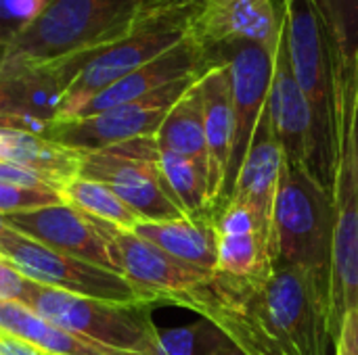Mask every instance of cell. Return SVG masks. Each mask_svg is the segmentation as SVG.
<instances>
[{
	"instance_id": "cell-34",
	"label": "cell",
	"mask_w": 358,
	"mask_h": 355,
	"mask_svg": "<svg viewBox=\"0 0 358 355\" xmlns=\"http://www.w3.org/2000/svg\"><path fill=\"white\" fill-rule=\"evenodd\" d=\"M0 355H46L36 345L0 331Z\"/></svg>"
},
{
	"instance_id": "cell-4",
	"label": "cell",
	"mask_w": 358,
	"mask_h": 355,
	"mask_svg": "<svg viewBox=\"0 0 358 355\" xmlns=\"http://www.w3.org/2000/svg\"><path fill=\"white\" fill-rule=\"evenodd\" d=\"M201 2L203 0H193L172 6L151 17L130 36L109 46L48 65L57 73L65 90L61 109L52 123L69 121L101 90L109 88L145 63L178 46L189 36L191 21L197 15Z\"/></svg>"
},
{
	"instance_id": "cell-31",
	"label": "cell",
	"mask_w": 358,
	"mask_h": 355,
	"mask_svg": "<svg viewBox=\"0 0 358 355\" xmlns=\"http://www.w3.org/2000/svg\"><path fill=\"white\" fill-rule=\"evenodd\" d=\"M38 282L23 276L8 262L0 259V301H13L27 308Z\"/></svg>"
},
{
	"instance_id": "cell-36",
	"label": "cell",
	"mask_w": 358,
	"mask_h": 355,
	"mask_svg": "<svg viewBox=\"0 0 358 355\" xmlns=\"http://www.w3.org/2000/svg\"><path fill=\"white\" fill-rule=\"evenodd\" d=\"M0 111L6 113V96H4V86H2V80H0Z\"/></svg>"
},
{
	"instance_id": "cell-18",
	"label": "cell",
	"mask_w": 358,
	"mask_h": 355,
	"mask_svg": "<svg viewBox=\"0 0 358 355\" xmlns=\"http://www.w3.org/2000/svg\"><path fill=\"white\" fill-rule=\"evenodd\" d=\"M283 161H285L283 151L273 130L268 107H264L252 144L248 149L245 161L241 165V172L237 176V182L229 199H239L254 211L271 243H273V211H275V199L279 190Z\"/></svg>"
},
{
	"instance_id": "cell-37",
	"label": "cell",
	"mask_w": 358,
	"mask_h": 355,
	"mask_svg": "<svg viewBox=\"0 0 358 355\" xmlns=\"http://www.w3.org/2000/svg\"><path fill=\"white\" fill-rule=\"evenodd\" d=\"M4 228H6V226H4V222H2V216H0V232H2Z\"/></svg>"
},
{
	"instance_id": "cell-30",
	"label": "cell",
	"mask_w": 358,
	"mask_h": 355,
	"mask_svg": "<svg viewBox=\"0 0 358 355\" xmlns=\"http://www.w3.org/2000/svg\"><path fill=\"white\" fill-rule=\"evenodd\" d=\"M57 203H65L63 195L57 190H36V188H23V186L0 182V216L25 211V209H38Z\"/></svg>"
},
{
	"instance_id": "cell-20",
	"label": "cell",
	"mask_w": 358,
	"mask_h": 355,
	"mask_svg": "<svg viewBox=\"0 0 358 355\" xmlns=\"http://www.w3.org/2000/svg\"><path fill=\"white\" fill-rule=\"evenodd\" d=\"M168 255L206 272H216L218 243L214 218H182L172 222H138L132 230Z\"/></svg>"
},
{
	"instance_id": "cell-19",
	"label": "cell",
	"mask_w": 358,
	"mask_h": 355,
	"mask_svg": "<svg viewBox=\"0 0 358 355\" xmlns=\"http://www.w3.org/2000/svg\"><path fill=\"white\" fill-rule=\"evenodd\" d=\"M203 100V128L208 144V195L216 216L222 207V190L233 146V92L227 63H216L199 77Z\"/></svg>"
},
{
	"instance_id": "cell-6",
	"label": "cell",
	"mask_w": 358,
	"mask_h": 355,
	"mask_svg": "<svg viewBox=\"0 0 358 355\" xmlns=\"http://www.w3.org/2000/svg\"><path fill=\"white\" fill-rule=\"evenodd\" d=\"M287 50L313 115L319 182L331 192L336 138V71L323 25L310 0H281Z\"/></svg>"
},
{
	"instance_id": "cell-3",
	"label": "cell",
	"mask_w": 358,
	"mask_h": 355,
	"mask_svg": "<svg viewBox=\"0 0 358 355\" xmlns=\"http://www.w3.org/2000/svg\"><path fill=\"white\" fill-rule=\"evenodd\" d=\"M336 71V138L331 197L336 211L329 276V335L358 310V67Z\"/></svg>"
},
{
	"instance_id": "cell-33",
	"label": "cell",
	"mask_w": 358,
	"mask_h": 355,
	"mask_svg": "<svg viewBox=\"0 0 358 355\" xmlns=\"http://www.w3.org/2000/svg\"><path fill=\"white\" fill-rule=\"evenodd\" d=\"M334 355H358V310L344 316L340 337L334 345Z\"/></svg>"
},
{
	"instance_id": "cell-24",
	"label": "cell",
	"mask_w": 358,
	"mask_h": 355,
	"mask_svg": "<svg viewBox=\"0 0 358 355\" xmlns=\"http://www.w3.org/2000/svg\"><path fill=\"white\" fill-rule=\"evenodd\" d=\"M197 82L168 111L166 119L162 121L155 134V142L159 151H172V153L191 157L195 161L206 163L208 167L203 100H201V90Z\"/></svg>"
},
{
	"instance_id": "cell-17",
	"label": "cell",
	"mask_w": 358,
	"mask_h": 355,
	"mask_svg": "<svg viewBox=\"0 0 358 355\" xmlns=\"http://www.w3.org/2000/svg\"><path fill=\"white\" fill-rule=\"evenodd\" d=\"M210 67H214L210 52L203 46H199L191 36H187L178 46L170 48L168 52L145 63L126 77L117 80L109 88L101 90L71 119L90 117L107 109L132 103L185 77H201Z\"/></svg>"
},
{
	"instance_id": "cell-11",
	"label": "cell",
	"mask_w": 358,
	"mask_h": 355,
	"mask_svg": "<svg viewBox=\"0 0 358 355\" xmlns=\"http://www.w3.org/2000/svg\"><path fill=\"white\" fill-rule=\"evenodd\" d=\"M197 80L199 77H185L103 113L50 123L44 138L76 153H94L128 140L155 136L168 111Z\"/></svg>"
},
{
	"instance_id": "cell-14",
	"label": "cell",
	"mask_w": 358,
	"mask_h": 355,
	"mask_svg": "<svg viewBox=\"0 0 358 355\" xmlns=\"http://www.w3.org/2000/svg\"><path fill=\"white\" fill-rule=\"evenodd\" d=\"M283 8L273 0H203L189 36L208 52L233 44H260L273 54L279 48Z\"/></svg>"
},
{
	"instance_id": "cell-32",
	"label": "cell",
	"mask_w": 358,
	"mask_h": 355,
	"mask_svg": "<svg viewBox=\"0 0 358 355\" xmlns=\"http://www.w3.org/2000/svg\"><path fill=\"white\" fill-rule=\"evenodd\" d=\"M0 182L13 184V186H23V188L57 190V192H61V188L57 184H52L50 180L42 178L40 174L31 172L29 167L13 163V161H4V159H0Z\"/></svg>"
},
{
	"instance_id": "cell-27",
	"label": "cell",
	"mask_w": 358,
	"mask_h": 355,
	"mask_svg": "<svg viewBox=\"0 0 358 355\" xmlns=\"http://www.w3.org/2000/svg\"><path fill=\"white\" fill-rule=\"evenodd\" d=\"M63 201L78 207L80 211L109 222L122 230H134L138 222H143L107 184L86 178H76L61 188Z\"/></svg>"
},
{
	"instance_id": "cell-16",
	"label": "cell",
	"mask_w": 358,
	"mask_h": 355,
	"mask_svg": "<svg viewBox=\"0 0 358 355\" xmlns=\"http://www.w3.org/2000/svg\"><path fill=\"white\" fill-rule=\"evenodd\" d=\"M218 264L216 276L250 285L273 274L271 241L254 211L239 199H229L214 216Z\"/></svg>"
},
{
	"instance_id": "cell-35",
	"label": "cell",
	"mask_w": 358,
	"mask_h": 355,
	"mask_svg": "<svg viewBox=\"0 0 358 355\" xmlns=\"http://www.w3.org/2000/svg\"><path fill=\"white\" fill-rule=\"evenodd\" d=\"M212 355H245L233 341H227V343H222L216 352Z\"/></svg>"
},
{
	"instance_id": "cell-5",
	"label": "cell",
	"mask_w": 358,
	"mask_h": 355,
	"mask_svg": "<svg viewBox=\"0 0 358 355\" xmlns=\"http://www.w3.org/2000/svg\"><path fill=\"white\" fill-rule=\"evenodd\" d=\"M334 197L308 172L283 161L273 211V268H302L331 276Z\"/></svg>"
},
{
	"instance_id": "cell-1",
	"label": "cell",
	"mask_w": 358,
	"mask_h": 355,
	"mask_svg": "<svg viewBox=\"0 0 358 355\" xmlns=\"http://www.w3.org/2000/svg\"><path fill=\"white\" fill-rule=\"evenodd\" d=\"M191 312L214 322L245 355H329V278L273 268L262 282L220 276L195 295Z\"/></svg>"
},
{
	"instance_id": "cell-25",
	"label": "cell",
	"mask_w": 358,
	"mask_h": 355,
	"mask_svg": "<svg viewBox=\"0 0 358 355\" xmlns=\"http://www.w3.org/2000/svg\"><path fill=\"white\" fill-rule=\"evenodd\" d=\"M159 169L189 218H214L210 209L206 163L172 151H159Z\"/></svg>"
},
{
	"instance_id": "cell-23",
	"label": "cell",
	"mask_w": 358,
	"mask_h": 355,
	"mask_svg": "<svg viewBox=\"0 0 358 355\" xmlns=\"http://www.w3.org/2000/svg\"><path fill=\"white\" fill-rule=\"evenodd\" d=\"M6 113L50 126L63 103V84L50 67H36L2 75Z\"/></svg>"
},
{
	"instance_id": "cell-21",
	"label": "cell",
	"mask_w": 358,
	"mask_h": 355,
	"mask_svg": "<svg viewBox=\"0 0 358 355\" xmlns=\"http://www.w3.org/2000/svg\"><path fill=\"white\" fill-rule=\"evenodd\" d=\"M0 159L29 167L59 188L80 178L82 153L69 151L42 134L0 130Z\"/></svg>"
},
{
	"instance_id": "cell-28",
	"label": "cell",
	"mask_w": 358,
	"mask_h": 355,
	"mask_svg": "<svg viewBox=\"0 0 358 355\" xmlns=\"http://www.w3.org/2000/svg\"><path fill=\"white\" fill-rule=\"evenodd\" d=\"M227 341L214 322L201 318L189 326L157 328L153 355H212Z\"/></svg>"
},
{
	"instance_id": "cell-29",
	"label": "cell",
	"mask_w": 358,
	"mask_h": 355,
	"mask_svg": "<svg viewBox=\"0 0 358 355\" xmlns=\"http://www.w3.org/2000/svg\"><path fill=\"white\" fill-rule=\"evenodd\" d=\"M52 0H0V61L6 46L31 25Z\"/></svg>"
},
{
	"instance_id": "cell-9",
	"label": "cell",
	"mask_w": 358,
	"mask_h": 355,
	"mask_svg": "<svg viewBox=\"0 0 358 355\" xmlns=\"http://www.w3.org/2000/svg\"><path fill=\"white\" fill-rule=\"evenodd\" d=\"M0 259L42 287L109 303L151 305L122 274L57 253L10 228L0 232Z\"/></svg>"
},
{
	"instance_id": "cell-2",
	"label": "cell",
	"mask_w": 358,
	"mask_h": 355,
	"mask_svg": "<svg viewBox=\"0 0 358 355\" xmlns=\"http://www.w3.org/2000/svg\"><path fill=\"white\" fill-rule=\"evenodd\" d=\"M185 2L193 0H52L6 46L0 77L109 46L151 17Z\"/></svg>"
},
{
	"instance_id": "cell-8",
	"label": "cell",
	"mask_w": 358,
	"mask_h": 355,
	"mask_svg": "<svg viewBox=\"0 0 358 355\" xmlns=\"http://www.w3.org/2000/svg\"><path fill=\"white\" fill-rule=\"evenodd\" d=\"M80 178L107 184L143 222L189 218L159 169L155 136L82 153Z\"/></svg>"
},
{
	"instance_id": "cell-22",
	"label": "cell",
	"mask_w": 358,
	"mask_h": 355,
	"mask_svg": "<svg viewBox=\"0 0 358 355\" xmlns=\"http://www.w3.org/2000/svg\"><path fill=\"white\" fill-rule=\"evenodd\" d=\"M0 331L36 345L46 355H136L113 352L80 339L13 301H0Z\"/></svg>"
},
{
	"instance_id": "cell-15",
	"label": "cell",
	"mask_w": 358,
	"mask_h": 355,
	"mask_svg": "<svg viewBox=\"0 0 358 355\" xmlns=\"http://www.w3.org/2000/svg\"><path fill=\"white\" fill-rule=\"evenodd\" d=\"M266 107L285 163L308 172L319 182L315 138H313V115H310L308 100L294 75L287 40H285V27L281 29L279 48L275 52L273 80H271Z\"/></svg>"
},
{
	"instance_id": "cell-10",
	"label": "cell",
	"mask_w": 358,
	"mask_h": 355,
	"mask_svg": "<svg viewBox=\"0 0 358 355\" xmlns=\"http://www.w3.org/2000/svg\"><path fill=\"white\" fill-rule=\"evenodd\" d=\"M109 243L117 272L151 303L191 308L195 295L212 280V272L189 266L130 230L96 220Z\"/></svg>"
},
{
	"instance_id": "cell-7",
	"label": "cell",
	"mask_w": 358,
	"mask_h": 355,
	"mask_svg": "<svg viewBox=\"0 0 358 355\" xmlns=\"http://www.w3.org/2000/svg\"><path fill=\"white\" fill-rule=\"evenodd\" d=\"M27 308L50 324L94 345L124 354L153 355L157 326L145 303H109L38 285Z\"/></svg>"
},
{
	"instance_id": "cell-26",
	"label": "cell",
	"mask_w": 358,
	"mask_h": 355,
	"mask_svg": "<svg viewBox=\"0 0 358 355\" xmlns=\"http://www.w3.org/2000/svg\"><path fill=\"white\" fill-rule=\"evenodd\" d=\"M329 42L334 69L358 67V0H310Z\"/></svg>"
},
{
	"instance_id": "cell-13",
	"label": "cell",
	"mask_w": 358,
	"mask_h": 355,
	"mask_svg": "<svg viewBox=\"0 0 358 355\" xmlns=\"http://www.w3.org/2000/svg\"><path fill=\"white\" fill-rule=\"evenodd\" d=\"M2 222L6 228L57 253H65L84 259L88 264L117 272L109 243L103 236L96 218L80 211L69 203L4 213Z\"/></svg>"
},
{
	"instance_id": "cell-12",
	"label": "cell",
	"mask_w": 358,
	"mask_h": 355,
	"mask_svg": "<svg viewBox=\"0 0 358 355\" xmlns=\"http://www.w3.org/2000/svg\"><path fill=\"white\" fill-rule=\"evenodd\" d=\"M212 63H227L233 92V146L224 178L222 205L229 201L260 115L268 103L275 54L260 44H233L210 52Z\"/></svg>"
}]
</instances>
